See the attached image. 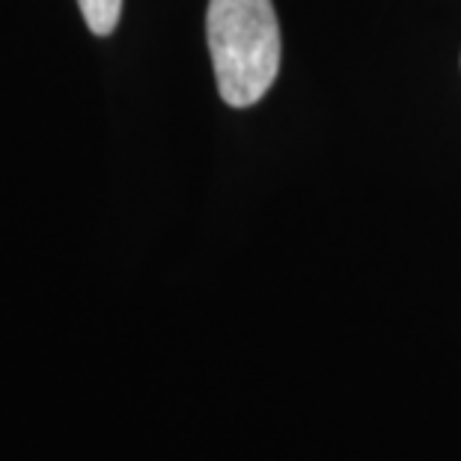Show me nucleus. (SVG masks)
<instances>
[{"label":"nucleus","mask_w":461,"mask_h":461,"mask_svg":"<svg viewBox=\"0 0 461 461\" xmlns=\"http://www.w3.org/2000/svg\"><path fill=\"white\" fill-rule=\"evenodd\" d=\"M77 6H81L84 22L95 36L113 33V27L120 22V13H122V0H77Z\"/></svg>","instance_id":"2"},{"label":"nucleus","mask_w":461,"mask_h":461,"mask_svg":"<svg viewBox=\"0 0 461 461\" xmlns=\"http://www.w3.org/2000/svg\"><path fill=\"white\" fill-rule=\"evenodd\" d=\"M205 36L221 99L257 104L280 68V27L271 0H209Z\"/></svg>","instance_id":"1"}]
</instances>
